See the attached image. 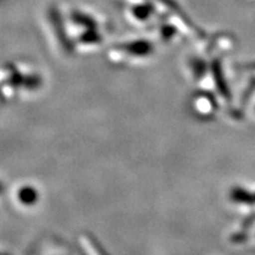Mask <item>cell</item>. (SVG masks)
<instances>
[{"label":"cell","instance_id":"cell-1","mask_svg":"<svg viewBox=\"0 0 255 255\" xmlns=\"http://www.w3.org/2000/svg\"><path fill=\"white\" fill-rule=\"evenodd\" d=\"M131 12V17L137 21H145L150 17L152 13V9L150 5H146L144 2H139V4H135L130 9Z\"/></svg>","mask_w":255,"mask_h":255}]
</instances>
